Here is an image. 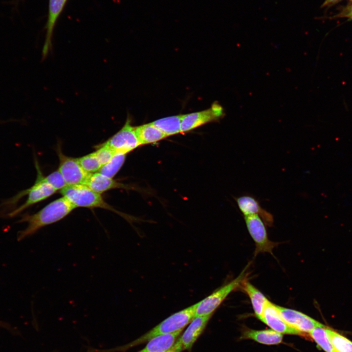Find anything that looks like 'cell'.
I'll return each instance as SVG.
<instances>
[{
	"label": "cell",
	"instance_id": "5bb4252c",
	"mask_svg": "<svg viewBox=\"0 0 352 352\" xmlns=\"http://www.w3.org/2000/svg\"><path fill=\"white\" fill-rule=\"evenodd\" d=\"M67 0H49L47 33L43 50V56L48 54L51 47V39L53 30L56 22L60 15Z\"/></svg>",
	"mask_w": 352,
	"mask_h": 352
},
{
	"label": "cell",
	"instance_id": "7a4b0ae2",
	"mask_svg": "<svg viewBox=\"0 0 352 352\" xmlns=\"http://www.w3.org/2000/svg\"><path fill=\"white\" fill-rule=\"evenodd\" d=\"M195 307L196 305L194 304L172 314L137 339L121 347L120 350H126L148 342L157 336L172 333L183 330L195 317Z\"/></svg>",
	"mask_w": 352,
	"mask_h": 352
},
{
	"label": "cell",
	"instance_id": "7402d4cb",
	"mask_svg": "<svg viewBox=\"0 0 352 352\" xmlns=\"http://www.w3.org/2000/svg\"><path fill=\"white\" fill-rule=\"evenodd\" d=\"M326 330L336 352H352V342L334 331L326 328Z\"/></svg>",
	"mask_w": 352,
	"mask_h": 352
},
{
	"label": "cell",
	"instance_id": "7c38bea8",
	"mask_svg": "<svg viewBox=\"0 0 352 352\" xmlns=\"http://www.w3.org/2000/svg\"><path fill=\"white\" fill-rule=\"evenodd\" d=\"M237 204L244 216L249 215H258L265 225L272 226L274 222L273 215L260 205L259 202L254 197L244 195L235 198Z\"/></svg>",
	"mask_w": 352,
	"mask_h": 352
},
{
	"label": "cell",
	"instance_id": "f546056e",
	"mask_svg": "<svg viewBox=\"0 0 352 352\" xmlns=\"http://www.w3.org/2000/svg\"></svg>",
	"mask_w": 352,
	"mask_h": 352
},
{
	"label": "cell",
	"instance_id": "ba28073f",
	"mask_svg": "<svg viewBox=\"0 0 352 352\" xmlns=\"http://www.w3.org/2000/svg\"><path fill=\"white\" fill-rule=\"evenodd\" d=\"M131 120L128 118L122 128L104 142L115 153L126 154L140 146Z\"/></svg>",
	"mask_w": 352,
	"mask_h": 352
},
{
	"label": "cell",
	"instance_id": "ffe728a7",
	"mask_svg": "<svg viewBox=\"0 0 352 352\" xmlns=\"http://www.w3.org/2000/svg\"><path fill=\"white\" fill-rule=\"evenodd\" d=\"M183 114L162 118L152 122L167 137L175 135L180 132V126Z\"/></svg>",
	"mask_w": 352,
	"mask_h": 352
},
{
	"label": "cell",
	"instance_id": "9a60e30c",
	"mask_svg": "<svg viewBox=\"0 0 352 352\" xmlns=\"http://www.w3.org/2000/svg\"><path fill=\"white\" fill-rule=\"evenodd\" d=\"M283 334L272 330H253L245 329L240 337V339H250L259 343L267 345H278L282 343Z\"/></svg>",
	"mask_w": 352,
	"mask_h": 352
},
{
	"label": "cell",
	"instance_id": "52a82bcc",
	"mask_svg": "<svg viewBox=\"0 0 352 352\" xmlns=\"http://www.w3.org/2000/svg\"><path fill=\"white\" fill-rule=\"evenodd\" d=\"M38 169V176L35 184L30 188L21 192L12 200L16 201L21 197L28 194V198L26 201L19 207L11 212L10 217L15 216L29 206L40 202L51 196L57 191L50 184L43 179V176L39 168Z\"/></svg>",
	"mask_w": 352,
	"mask_h": 352
},
{
	"label": "cell",
	"instance_id": "5b68a950",
	"mask_svg": "<svg viewBox=\"0 0 352 352\" xmlns=\"http://www.w3.org/2000/svg\"><path fill=\"white\" fill-rule=\"evenodd\" d=\"M225 115L223 108L215 102L210 108L199 111L183 114L181 133H185L206 123L218 121Z\"/></svg>",
	"mask_w": 352,
	"mask_h": 352
},
{
	"label": "cell",
	"instance_id": "d4e9b609",
	"mask_svg": "<svg viewBox=\"0 0 352 352\" xmlns=\"http://www.w3.org/2000/svg\"><path fill=\"white\" fill-rule=\"evenodd\" d=\"M43 179L51 185L57 191H61L67 186L63 176L58 169L45 177L43 176Z\"/></svg>",
	"mask_w": 352,
	"mask_h": 352
},
{
	"label": "cell",
	"instance_id": "4316f807",
	"mask_svg": "<svg viewBox=\"0 0 352 352\" xmlns=\"http://www.w3.org/2000/svg\"><path fill=\"white\" fill-rule=\"evenodd\" d=\"M334 17L347 18L352 20V1Z\"/></svg>",
	"mask_w": 352,
	"mask_h": 352
},
{
	"label": "cell",
	"instance_id": "f1b7e54d",
	"mask_svg": "<svg viewBox=\"0 0 352 352\" xmlns=\"http://www.w3.org/2000/svg\"><path fill=\"white\" fill-rule=\"evenodd\" d=\"M341 0H325L324 2L322 3L321 7H326L331 6L337 2L340 1Z\"/></svg>",
	"mask_w": 352,
	"mask_h": 352
},
{
	"label": "cell",
	"instance_id": "30bf717a",
	"mask_svg": "<svg viewBox=\"0 0 352 352\" xmlns=\"http://www.w3.org/2000/svg\"><path fill=\"white\" fill-rule=\"evenodd\" d=\"M276 307L280 316L286 324L303 333H309L317 327L325 326L301 312L278 305Z\"/></svg>",
	"mask_w": 352,
	"mask_h": 352
},
{
	"label": "cell",
	"instance_id": "d6986e66",
	"mask_svg": "<svg viewBox=\"0 0 352 352\" xmlns=\"http://www.w3.org/2000/svg\"><path fill=\"white\" fill-rule=\"evenodd\" d=\"M140 145L154 143L167 136L152 122L134 127Z\"/></svg>",
	"mask_w": 352,
	"mask_h": 352
},
{
	"label": "cell",
	"instance_id": "e0dca14e",
	"mask_svg": "<svg viewBox=\"0 0 352 352\" xmlns=\"http://www.w3.org/2000/svg\"><path fill=\"white\" fill-rule=\"evenodd\" d=\"M240 287L248 295L256 316L261 321L268 300L246 279L242 282Z\"/></svg>",
	"mask_w": 352,
	"mask_h": 352
},
{
	"label": "cell",
	"instance_id": "484cf974",
	"mask_svg": "<svg viewBox=\"0 0 352 352\" xmlns=\"http://www.w3.org/2000/svg\"><path fill=\"white\" fill-rule=\"evenodd\" d=\"M94 153L102 166L108 162L115 154L112 149L103 143L98 146Z\"/></svg>",
	"mask_w": 352,
	"mask_h": 352
},
{
	"label": "cell",
	"instance_id": "8992f818",
	"mask_svg": "<svg viewBox=\"0 0 352 352\" xmlns=\"http://www.w3.org/2000/svg\"><path fill=\"white\" fill-rule=\"evenodd\" d=\"M244 219L248 231L256 245L255 255L265 252L272 254L273 249L278 243L269 239L262 219L257 215L244 216Z\"/></svg>",
	"mask_w": 352,
	"mask_h": 352
},
{
	"label": "cell",
	"instance_id": "6da1fadb",
	"mask_svg": "<svg viewBox=\"0 0 352 352\" xmlns=\"http://www.w3.org/2000/svg\"><path fill=\"white\" fill-rule=\"evenodd\" d=\"M65 198H58L33 215L23 216L19 222H27V227L18 234V240L22 241L32 235L41 228L57 222L65 218L74 209Z\"/></svg>",
	"mask_w": 352,
	"mask_h": 352
},
{
	"label": "cell",
	"instance_id": "8fae6325",
	"mask_svg": "<svg viewBox=\"0 0 352 352\" xmlns=\"http://www.w3.org/2000/svg\"><path fill=\"white\" fill-rule=\"evenodd\" d=\"M261 321L272 330L281 334L304 335V333L288 325L280 316L276 305L269 300L264 308Z\"/></svg>",
	"mask_w": 352,
	"mask_h": 352
},
{
	"label": "cell",
	"instance_id": "603a6c76",
	"mask_svg": "<svg viewBox=\"0 0 352 352\" xmlns=\"http://www.w3.org/2000/svg\"><path fill=\"white\" fill-rule=\"evenodd\" d=\"M309 334L318 346L325 352H336L327 333L325 326L314 329Z\"/></svg>",
	"mask_w": 352,
	"mask_h": 352
},
{
	"label": "cell",
	"instance_id": "2e32d148",
	"mask_svg": "<svg viewBox=\"0 0 352 352\" xmlns=\"http://www.w3.org/2000/svg\"><path fill=\"white\" fill-rule=\"evenodd\" d=\"M85 185L100 194L115 188H126L123 184L99 172L90 174Z\"/></svg>",
	"mask_w": 352,
	"mask_h": 352
},
{
	"label": "cell",
	"instance_id": "83f0119b",
	"mask_svg": "<svg viewBox=\"0 0 352 352\" xmlns=\"http://www.w3.org/2000/svg\"><path fill=\"white\" fill-rule=\"evenodd\" d=\"M183 351L182 346L177 338L174 345L165 352H181Z\"/></svg>",
	"mask_w": 352,
	"mask_h": 352
},
{
	"label": "cell",
	"instance_id": "ac0fdd59",
	"mask_svg": "<svg viewBox=\"0 0 352 352\" xmlns=\"http://www.w3.org/2000/svg\"><path fill=\"white\" fill-rule=\"evenodd\" d=\"M182 330L154 337L137 352H165L174 345Z\"/></svg>",
	"mask_w": 352,
	"mask_h": 352
},
{
	"label": "cell",
	"instance_id": "4fadbf2b",
	"mask_svg": "<svg viewBox=\"0 0 352 352\" xmlns=\"http://www.w3.org/2000/svg\"><path fill=\"white\" fill-rule=\"evenodd\" d=\"M212 315L195 316L184 333L178 338L184 350L191 349L204 330Z\"/></svg>",
	"mask_w": 352,
	"mask_h": 352
},
{
	"label": "cell",
	"instance_id": "9c48e42d",
	"mask_svg": "<svg viewBox=\"0 0 352 352\" xmlns=\"http://www.w3.org/2000/svg\"><path fill=\"white\" fill-rule=\"evenodd\" d=\"M59 147L57 154L59 159L58 170L63 176L67 185L85 184L89 175L79 163L77 158L64 154Z\"/></svg>",
	"mask_w": 352,
	"mask_h": 352
},
{
	"label": "cell",
	"instance_id": "cb8c5ba5",
	"mask_svg": "<svg viewBox=\"0 0 352 352\" xmlns=\"http://www.w3.org/2000/svg\"><path fill=\"white\" fill-rule=\"evenodd\" d=\"M77 160L83 169L89 174L98 172L102 167L94 152L77 158Z\"/></svg>",
	"mask_w": 352,
	"mask_h": 352
},
{
	"label": "cell",
	"instance_id": "277c9868",
	"mask_svg": "<svg viewBox=\"0 0 352 352\" xmlns=\"http://www.w3.org/2000/svg\"><path fill=\"white\" fill-rule=\"evenodd\" d=\"M247 269V266H246L237 278L195 304V316L212 315L229 294L240 287L242 282L246 279Z\"/></svg>",
	"mask_w": 352,
	"mask_h": 352
},
{
	"label": "cell",
	"instance_id": "44dd1931",
	"mask_svg": "<svg viewBox=\"0 0 352 352\" xmlns=\"http://www.w3.org/2000/svg\"><path fill=\"white\" fill-rule=\"evenodd\" d=\"M126 154L115 153L111 159L103 165L99 171L101 174L113 178L125 162Z\"/></svg>",
	"mask_w": 352,
	"mask_h": 352
},
{
	"label": "cell",
	"instance_id": "3957f363",
	"mask_svg": "<svg viewBox=\"0 0 352 352\" xmlns=\"http://www.w3.org/2000/svg\"><path fill=\"white\" fill-rule=\"evenodd\" d=\"M61 193L74 207L100 208L122 215L107 203L100 194L94 192L85 184L67 185Z\"/></svg>",
	"mask_w": 352,
	"mask_h": 352
}]
</instances>
